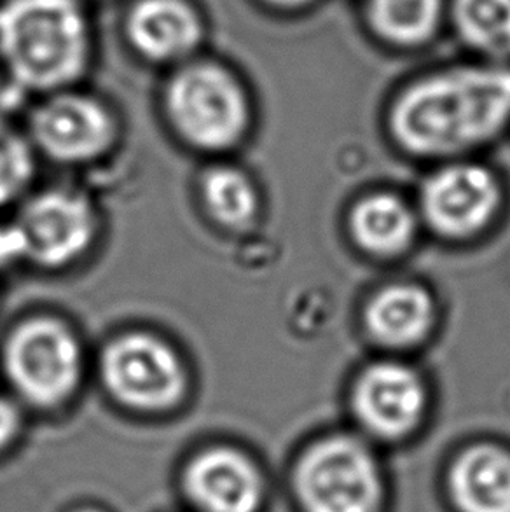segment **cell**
<instances>
[{"instance_id":"cell-15","label":"cell","mask_w":510,"mask_h":512,"mask_svg":"<svg viewBox=\"0 0 510 512\" xmlns=\"http://www.w3.org/2000/svg\"><path fill=\"white\" fill-rule=\"evenodd\" d=\"M434 317V301L425 289L395 284L369 301L364 320L369 334L381 345L407 348L427 338Z\"/></svg>"},{"instance_id":"cell-12","label":"cell","mask_w":510,"mask_h":512,"mask_svg":"<svg viewBox=\"0 0 510 512\" xmlns=\"http://www.w3.org/2000/svg\"><path fill=\"white\" fill-rule=\"evenodd\" d=\"M126 34L147 60L179 62L200 46L203 25L186 0H138L128 14Z\"/></svg>"},{"instance_id":"cell-16","label":"cell","mask_w":510,"mask_h":512,"mask_svg":"<svg viewBox=\"0 0 510 512\" xmlns=\"http://www.w3.org/2000/svg\"><path fill=\"white\" fill-rule=\"evenodd\" d=\"M448 30L481 62L510 65V0H448Z\"/></svg>"},{"instance_id":"cell-18","label":"cell","mask_w":510,"mask_h":512,"mask_svg":"<svg viewBox=\"0 0 510 512\" xmlns=\"http://www.w3.org/2000/svg\"><path fill=\"white\" fill-rule=\"evenodd\" d=\"M200 189L207 214L222 228H247L257 217L259 194L252 180L238 168L208 170Z\"/></svg>"},{"instance_id":"cell-21","label":"cell","mask_w":510,"mask_h":512,"mask_svg":"<svg viewBox=\"0 0 510 512\" xmlns=\"http://www.w3.org/2000/svg\"><path fill=\"white\" fill-rule=\"evenodd\" d=\"M20 427V411L6 397H0V450H4L18 436Z\"/></svg>"},{"instance_id":"cell-10","label":"cell","mask_w":510,"mask_h":512,"mask_svg":"<svg viewBox=\"0 0 510 512\" xmlns=\"http://www.w3.org/2000/svg\"><path fill=\"white\" fill-rule=\"evenodd\" d=\"M353 415L367 434L400 441L416 432L427 411V390L411 367L381 362L360 374L352 392Z\"/></svg>"},{"instance_id":"cell-23","label":"cell","mask_w":510,"mask_h":512,"mask_svg":"<svg viewBox=\"0 0 510 512\" xmlns=\"http://www.w3.org/2000/svg\"><path fill=\"white\" fill-rule=\"evenodd\" d=\"M2 100H4V88H2V84H0V104H2Z\"/></svg>"},{"instance_id":"cell-19","label":"cell","mask_w":510,"mask_h":512,"mask_svg":"<svg viewBox=\"0 0 510 512\" xmlns=\"http://www.w3.org/2000/svg\"><path fill=\"white\" fill-rule=\"evenodd\" d=\"M34 147L0 119V208L18 200L34 179Z\"/></svg>"},{"instance_id":"cell-1","label":"cell","mask_w":510,"mask_h":512,"mask_svg":"<svg viewBox=\"0 0 510 512\" xmlns=\"http://www.w3.org/2000/svg\"><path fill=\"white\" fill-rule=\"evenodd\" d=\"M510 121V65L456 63L414 79L390 109L406 153L446 158L497 139Z\"/></svg>"},{"instance_id":"cell-4","label":"cell","mask_w":510,"mask_h":512,"mask_svg":"<svg viewBox=\"0 0 510 512\" xmlns=\"http://www.w3.org/2000/svg\"><path fill=\"white\" fill-rule=\"evenodd\" d=\"M165 109L180 139L205 153L228 151L249 130L245 88L231 70L214 62L177 70L166 86Z\"/></svg>"},{"instance_id":"cell-14","label":"cell","mask_w":510,"mask_h":512,"mask_svg":"<svg viewBox=\"0 0 510 512\" xmlns=\"http://www.w3.org/2000/svg\"><path fill=\"white\" fill-rule=\"evenodd\" d=\"M359 20L383 48L418 51L448 30V0H359Z\"/></svg>"},{"instance_id":"cell-24","label":"cell","mask_w":510,"mask_h":512,"mask_svg":"<svg viewBox=\"0 0 510 512\" xmlns=\"http://www.w3.org/2000/svg\"><path fill=\"white\" fill-rule=\"evenodd\" d=\"M77 512H102V511H97V509H81V511H77Z\"/></svg>"},{"instance_id":"cell-7","label":"cell","mask_w":510,"mask_h":512,"mask_svg":"<svg viewBox=\"0 0 510 512\" xmlns=\"http://www.w3.org/2000/svg\"><path fill=\"white\" fill-rule=\"evenodd\" d=\"M27 261L46 270H58L83 257L97 236V212L74 189L53 187L35 194L21 208L16 219Z\"/></svg>"},{"instance_id":"cell-3","label":"cell","mask_w":510,"mask_h":512,"mask_svg":"<svg viewBox=\"0 0 510 512\" xmlns=\"http://www.w3.org/2000/svg\"><path fill=\"white\" fill-rule=\"evenodd\" d=\"M292 492L303 512H381V464L360 437L332 434L311 443L292 467Z\"/></svg>"},{"instance_id":"cell-2","label":"cell","mask_w":510,"mask_h":512,"mask_svg":"<svg viewBox=\"0 0 510 512\" xmlns=\"http://www.w3.org/2000/svg\"><path fill=\"white\" fill-rule=\"evenodd\" d=\"M0 60L20 90L62 91L83 76L90 32L77 0H4Z\"/></svg>"},{"instance_id":"cell-17","label":"cell","mask_w":510,"mask_h":512,"mask_svg":"<svg viewBox=\"0 0 510 512\" xmlns=\"http://www.w3.org/2000/svg\"><path fill=\"white\" fill-rule=\"evenodd\" d=\"M350 229L355 242L369 254L399 256L413 243L416 217L399 196L373 194L353 208Z\"/></svg>"},{"instance_id":"cell-13","label":"cell","mask_w":510,"mask_h":512,"mask_svg":"<svg viewBox=\"0 0 510 512\" xmlns=\"http://www.w3.org/2000/svg\"><path fill=\"white\" fill-rule=\"evenodd\" d=\"M458 512H510V450L479 443L460 451L446 474Z\"/></svg>"},{"instance_id":"cell-9","label":"cell","mask_w":510,"mask_h":512,"mask_svg":"<svg viewBox=\"0 0 510 512\" xmlns=\"http://www.w3.org/2000/svg\"><path fill=\"white\" fill-rule=\"evenodd\" d=\"M502 193L495 175L474 163L435 172L421 189V212L437 235L463 240L483 231L497 215Z\"/></svg>"},{"instance_id":"cell-8","label":"cell","mask_w":510,"mask_h":512,"mask_svg":"<svg viewBox=\"0 0 510 512\" xmlns=\"http://www.w3.org/2000/svg\"><path fill=\"white\" fill-rule=\"evenodd\" d=\"M30 142L49 160L81 165L104 156L116 139V121L97 98L56 91L28 119Z\"/></svg>"},{"instance_id":"cell-22","label":"cell","mask_w":510,"mask_h":512,"mask_svg":"<svg viewBox=\"0 0 510 512\" xmlns=\"http://www.w3.org/2000/svg\"><path fill=\"white\" fill-rule=\"evenodd\" d=\"M257 2L280 16H306L320 7L324 0H257Z\"/></svg>"},{"instance_id":"cell-6","label":"cell","mask_w":510,"mask_h":512,"mask_svg":"<svg viewBox=\"0 0 510 512\" xmlns=\"http://www.w3.org/2000/svg\"><path fill=\"white\" fill-rule=\"evenodd\" d=\"M100 376L119 404L144 413L168 411L186 395V369L179 353L152 334H123L112 340L102 352Z\"/></svg>"},{"instance_id":"cell-5","label":"cell","mask_w":510,"mask_h":512,"mask_svg":"<svg viewBox=\"0 0 510 512\" xmlns=\"http://www.w3.org/2000/svg\"><path fill=\"white\" fill-rule=\"evenodd\" d=\"M2 360L9 383L35 408H56L69 401L83 376V350L76 334L49 317L14 327Z\"/></svg>"},{"instance_id":"cell-20","label":"cell","mask_w":510,"mask_h":512,"mask_svg":"<svg viewBox=\"0 0 510 512\" xmlns=\"http://www.w3.org/2000/svg\"><path fill=\"white\" fill-rule=\"evenodd\" d=\"M21 261H27V247L20 228L16 222L0 224V273L11 270Z\"/></svg>"},{"instance_id":"cell-11","label":"cell","mask_w":510,"mask_h":512,"mask_svg":"<svg viewBox=\"0 0 510 512\" xmlns=\"http://www.w3.org/2000/svg\"><path fill=\"white\" fill-rule=\"evenodd\" d=\"M182 486L198 512H259L266 499L261 469L228 446L201 451L186 465Z\"/></svg>"}]
</instances>
